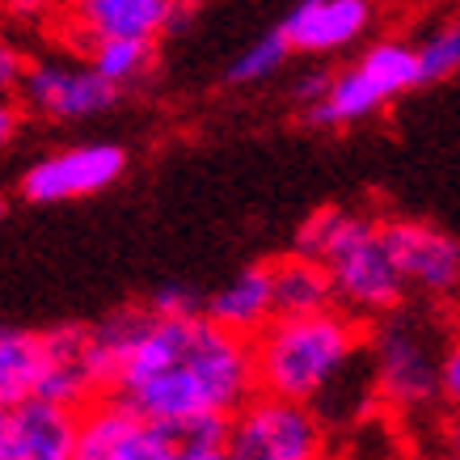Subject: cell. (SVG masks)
Listing matches in <instances>:
<instances>
[{
    "label": "cell",
    "mask_w": 460,
    "mask_h": 460,
    "mask_svg": "<svg viewBox=\"0 0 460 460\" xmlns=\"http://www.w3.org/2000/svg\"><path fill=\"white\" fill-rule=\"evenodd\" d=\"M253 342L220 330L208 317H153L136 347L114 363V389L144 422L233 419L250 402Z\"/></svg>",
    "instance_id": "1"
},
{
    "label": "cell",
    "mask_w": 460,
    "mask_h": 460,
    "mask_svg": "<svg viewBox=\"0 0 460 460\" xmlns=\"http://www.w3.org/2000/svg\"><path fill=\"white\" fill-rule=\"evenodd\" d=\"M359 350L355 317L325 308L313 317H275L253 338V385L266 397L313 405Z\"/></svg>",
    "instance_id": "2"
},
{
    "label": "cell",
    "mask_w": 460,
    "mask_h": 460,
    "mask_svg": "<svg viewBox=\"0 0 460 460\" xmlns=\"http://www.w3.org/2000/svg\"><path fill=\"white\" fill-rule=\"evenodd\" d=\"M296 253L325 266L334 296H342L359 313H393L402 305L405 288L380 241V220L372 216H355L342 208L317 211L296 233Z\"/></svg>",
    "instance_id": "3"
},
{
    "label": "cell",
    "mask_w": 460,
    "mask_h": 460,
    "mask_svg": "<svg viewBox=\"0 0 460 460\" xmlns=\"http://www.w3.org/2000/svg\"><path fill=\"white\" fill-rule=\"evenodd\" d=\"M325 435L308 405L253 393L228 419L224 460H321Z\"/></svg>",
    "instance_id": "4"
},
{
    "label": "cell",
    "mask_w": 460,
    "mask_h": 460,
    "mask_svg": "<svg viewBox=\"0 0 460 460\" xmlns=\"http://www.w3.org/2000/svg\"><path fill=\"white\" fill-rule=\"evenodd\" d=\"M42 367H39V402H56L68 410H84L114 389V359L98 342L93 325H59L39 334Z\"/></svg>",
    "instance_id": "5"
},
{
    "label": "cell",
    "mask_w": 460,
    "mask_h": 460,
    "mask_svg": "<svg viewBox=\"0 0 460 460\" xmlns=\"http://www.w3.org/2000/svg\"><path fill=\"white\" fill-rule=\"evenodd\" d=\"M376 385L380 393L397 405H427L439 397V342L435 330L422 317L410 313H389L376 325Z\"/></svg>",
    "instance_id": "6"
},
{
    "label": "cell",
    "mask_w": 460,
    "mask_h": 460,
    "mask_svg": "<svg viewBox=\"0 0 460 460\" xmlns=\"http://www.w3.org/2000/svg\"><path fill=\"white\" fill-rule=\"evenodd\" d=\"M380 241L402 288L422 296L460 292V241L447 237L444 228L422 220H380Z\"/></svg>",
    "instance_id": "7"
},
{
    "label": "cell",
    "mask_w": 460,
    "mask_h": 460,
    "mask_svg": "<svg viewBox=\"0 0 460 460\" xmlns=\"http://www.w3.org/2000/svg\"><path fill=\"white\" fill-rule=\"evenodd\" d=\"M127 153L119 144H76L64 153L42 156L39 165L26 169L22 195L30 203H68V199L98 195L123 178Z\"/></svg>",
    "instance_id": "8"
},
{
    "label": "cell",
    "mask_w": 460,
    "mask_h": 460,
    "mask_svg": "<svg viewBox=\"0 0 460 460\" xmlns=\"http://www.w3.org/2000/svg\"><path fill=\"white\" fill-rule=\"evenodd\" d=\"M72 460H173L161 444L156 422H144L119 397H98L81 410Z\"/></svg>",
    "instance_id": "9"
},
{
    "label": "cell",
    "mask_w": 460,
    "mask_h": 460,
    "mask_svg": "<svg viewBox=\"0 0 460 460\" xmlns=\"http://www.w3.org/2000/svg\"><path fill=\"white\" fill-rule=\"evenodd\" d=\"M17 93L26 98V106L42 111L47 119H59V123L111 111L114 98H119V89L102 81L89 64L76 68V64H56V59L30 64Z\"/></svg>",
    "instance_id": "10"
},
{
    "label": "cell",
    "mask_w": 460,
    "mask_h": 460,
    "mask_svg": "<svg viewBox=\"0 0 460 460\" xmlns=\"http://www.w3.org/2000/svg\"><path fill=\"white\" fill-rule=\"evenodd\" d=\"M367 26H372L367 0H300L275 30L283 34L288 51L330 56V51H342L355 39H363Z\"/></svg>",
    "instance_id": "11"
},
{
    "label": "cell",
    "mask_w": 460,
    "mask_h": 460,
    "mask_svg": "<svg viewBox=\"0 0 460 460\" xmlns=\"http://www.w3.org/2000/svg\"><path fill=\"white\" fill-rule=\"evenodd\" d=\"M181 9L169 0H84L76 9V26L93 42H156L161 30L181 22Z\"/></svg>",
    "instance_id": "12"
},
{
    "label": "cell",
    "mask_w": 460,
    "mask_h": 460,
    "mask_svg": "<svg viewBox=\"0 0 460 460\" xmlns=\"http://www.w3.org/2000/svg\"><path fill=\"white\" fill-rule=\"evenodd\" d=\"M203 317L216 321L220 330H228V334H237V338L262 334L266 325L275 321V305H270V262H253V266H245V270H237L220 292L208 296Z\"/></svg>",
    "instance_id": "13"
},
{
    "label": "cell",
    "mask_w": 460,
    "mask_h": 460,
    "mask_svg": "<svg viewBox=\"0 0 460 460\" xmlns=\"http://www.w3.org/2000/svg\"><path fill=\"white\" fill-rule=\"evenodd\" d=\"M9 427H13L17 460H72L81 410L30 397L17 410H9Z\"/></svg>",
    "instance_id": "14"
},
{
    "label": "cell",
    "mask_w": 460,
    "mask_h": 460,
    "mask_svg": "<svg viewBox=\"0 0 460 460\" xmlns=\"http://www.w3.org/2000/svg\"><path fill=\"white\" fill-rule=\"evenodd\" d=\"M270 305H275V317H313V313L334 308L330 270L300 253L270 262Z\"/></svg>",
    "instance_id": "15"
},
{
    "label": "cell",
    "mask_w": 460,
    "mask_h": 460,
    "mask_svg": "<svg viewBox=\"0 0 460 460\" xmlns=\"http://www.w3.org/2000/svg\"><path fill=\"white\" fill-rule=\"evenodd\" d=\"M42 367V342L34 330L0 325V410L9 414L34 397Z\"/></svg>",
    "instance_id": "16"
},
{
    "label": "cell",
    "mask_w": 460,
    "mask_h": 460,
    "mask_svg": "<svg viewBox=\"0 0 460 460\" xmlns=\"http://www.w3.org/2000/svg\"><path fill=\"white\" fill-rule=\"evenodd\" d=\"M380 106H385V98L367 84V76L359 68H347V72H338V76H330L325 98L313 111H305V119L317 127H350V123L372 119Z\"/></svg>",
    "instance_id": "17"
},
{
    "label": "cell",
    "mask_w": 460,
    "mask_h": 460,
    "mask_svg": "<svg viewBox=\"0 0 460 460\" xmlns=\"http://www.w3.org/2000/svg\"><path fill=\"white\" fill-rule=\"evenodd\" d=\"M355 68L367 76V84H372L385 102L402 98V93H410L414 84H422L414 42H405V39H380V42H372V47L359 56V64H355Z\"/></svg>",
    "instance_id": "18"
},
{
    "label": "cell",
    "mask_w": 460,
    "mask_h": 460,
    "mask_svg": "<svg viewBox=\"0 0 460 460\" xmlns=\"http://www.w3.org/2000/svg\"><path fill=\"white\" fill-rule=\"evenodd\" d=\"M156 42H93L89 47V68L98 72L106 84H131L136 76L153 68Z\"/></svg>",
    "instance_id": "19"
},
{
    "label": "cell",
    "mask_w": 460,
    "mask_h": 460,
    "mask_svg": "<svg viewBox=\"0 0 460 460\" xmlns=\"http://www.w3.org/2000/svg\"><path fill=\"white\" fill-rule=\"evenodd\" d=\"M288 56H292V51H288V42H283L279 30H266L262 39H253L250 47L228 64L224 81L228 84H258V81H266V76H275Z\"/></svg>",
    "instance_id": "20"
},
{
    "label": "cell",
    "mask_w": 460,
    "mask_h": 460,
    "mask_svg": "<svg viewBox=\"0 0 460 460\" xmlns=\"http://www.w3.org/2000/svg\"><path fill=\"white\" fill-rule=\"evenodd\" d=\"M414 56H419L422 84L456 76L460 72V22H444V26H435L422 42H414Z\"/></svg>",
    "instance_id": "21"
},
{
    "label": "cell",
    "mask_w": 460,
    "mask_h": 460,
    "mask_svg": "<svg viewBox=\"0 0 460 460\" xmlns=\"http://www.w3.org/2000/svg\"><path fill=\"white\" fill-rule=\"evenodd\" d=\"M144 308L161 321H181V317H203V300H199L190 288H181V283H165V288H156Z\"/></svg>",
    "instance_id": "22"
},
{
    "label": "cell",
    "mask_w": 460,
    "mask_h": 460,
    "mask_svg": "<svg viewBox=\"0 0 460 460\" xmlns=\"http://www.w3.org/2000/svg\"><path fill=\"white\" fill-rule=\"evenodd\" d=\"M22 76H26V59H22V51L9 47V42H0V102H17Z\"/></svg>",
    "instance_id": "23"
},
{
    "label": "cell",
    "mask_w": 460,
    "mask_h": 460,
    "mask_svg": "<svg viewBox=\"0 0 460 460\" xmlns=\"http://www.w3.org/2000/svg\"><path fill=\"white\" fill-rule=\"evenodd\" d=\"M439 393L460 410V342L456 347H447V355H444V367H439Z\"/></svg>",
    "instance_id": "24"
},
{
    "label": "cell",
    "mask_w": 460,
    "mask_h": 460,
    "mask_svg": "<svg viewBox=\"0 0 460 460\" xmlns=\"http://www.w3.org/2000/svg\"><path fill=\"white\" fill-rule=\"evenodd\" d=\"M325 89H330V72H308V76H300V84H296V98L313 111V106L325 98Z\"/></svg>",
    "instance_id": "25"
},
{
    "label": "cell",
    "mask_w": 460,
    "mask_h": 460,
    "mask_svg": "<svg viewBox=\"0 0 460 460\" xmlns=\"http://www.w3.org/2000/svg\"><path fill=\"white\" fill-rule=\"evenodd\" d=\"M22 127V102H0V148L17 136Z\"/></svg>",
    "instance_id": "26"
},
{
    "label": "cell",
    "mask_w": 460,
    "mask_h": 460,
    "mask_svg": "<svg viewBox=\"0 0 460 460\" xmlns=\"http://www.w3.org/2000/svg\"><path fill=\"white\" fill-rule=\"evenodd\" d=\"M0 460H17L13 427H9V414H4V410H0Z\"/></svg>",
    "instance_id": "27"
},
{
    "label": "cell",
    "mask_w": 460,
    "mask_h": 460,
    "mask_svg": "<svg viewBox=\"0 0 460 460\" xmlns=\"http://www.w3.org/2000/svg\"><path fill=\"white\" fill-rule=\"evenodd\" d=\"M447 444H452V456L460 460V419L452 422V431H447Z\"/></svg>",
    "instance_id": "28"
},
{
    "label": "cell",
    "mask_w": 460,
    "mask_h": 460,
    "mask_svg": "<svg viewBox=\"0 0 460 460\" xmlns=\"http://www.w3.org/2000/svg\"><path fill=\"white\" fill-rule=\"evenodd\" d=\"M199 460H224V452H211V456H199Z\"/></svg>",
    "instance_id": "29"
},
{
    "label": "cell",
    "mask_w": 460,
    "mask_h": 460,
    "mask_svg": "<svg viewBox=\"0 0 460 460\" xmlns=\"http://www.w3.org/2000/svg\"><path fill=\"white\" fill-rule=\"evenodd\" d=\"M456 334H460V308H456Z\"/></svg>",
    "instance_id": "30"
},
{
    "label": "cell",
    "mask_w": 460,
    "mask_h": 460,
    "mask_svg": "<svg viewBox=\"0 0 460 460\" xmlns=\"http://www.w3.org/2000/svg\"><path fill=\"white\" fill-rule=\"evenodd\" d=\"M4 211H9V208H4V199H0V216H4Z\"/></svg>",
    "instance_id": "31"
}]
</instances>
